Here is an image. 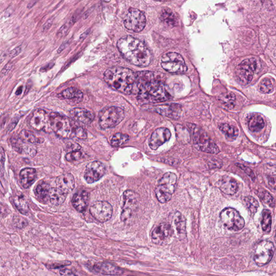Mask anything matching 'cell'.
<instances>
[{
	"label": "cell",
	"mask_w": 276,
	"mask_h": 276,
	"mask_svg": "<svg viewBox=\"0 0 276 276\" xmlns=\"http://www.w3.org/2000/svg\"><path fill=\"white\" fill-rule=\"evenodd\" d=\"M257 68V62L255 58H248L243 60L236 67L235 74L238 81L242 85H247L253 78Z\"/></svg>",
	"instance_id": "7c38bea8"
},
{
	"label": "cell",
	"mask_w": 276,
	"mask_h": 276,
	"mask_svg": "<svg viewBox=\"0 0 276 276\" xmlns=\"http://www.w3.org/2000/svg\"><path fill=\"white\" fill-rule=\"evenodd\" d=\"M189 126L193 135L194 145L197 150L214 154H217L220 152L216 144L203 129L193 124H190Z\"/></svg>",
	"instance_id": "5b68a950"
},
{
	"label": "cell",
	"mask_w": 276,
	"mask_h": 276,
	"mask_svg": "<svg viewBox=\"0 0 276 276\" xmlns=\"http://www.w3.org/2000/svg\"><path fill=\"white\" fill-rule=\"evenodd\" d=\"M129 136L127 134L118 133L114 134L112 138L111 144L112 146L119 147L123 145L129 140Z\"/></svg>",
	"instance_id": "74e56055"
},
{
	"label": "cell",
	"mask_w": 276,
	"mask_h": 276,
	"mask_svg": "<svg viewBox=\"0 0 276 276\" xmlns=\"http://www.w3.org/2000/svg\"><path fill=\"white\" fill-rule=\"evenodd\" d=\"M258 196L261 198V200H262V201L265 203L267 204L271 208H274L275 207L274 199L268 191L263 190V191L259 193Z\"/></svg>",
	"instance_id": "ab89813d"
},
{
	"label": "cell",
	"mask_w": 276,
	"mask_h": 276,
	"mask_svg": "<svg viewBox=\"0 0 276 276\" xmlns=\"http://www.w3.org/2000/svg\"><path fill=\"white\" fill-rule=\"evenodd\" d=\"M106 172L104 164L98 161H95L87 164L84 172V179L88 184L98 181Z\"/></svg>",
	"instance_id": "2e32d148"
},
{
	"label": "cell",
	"mask_w": 276,
	"mask_h": 276,
	"mask_svg": "<svg viewBox=\"0 0 276 276\" xmlns=\"http://www.w3.org/2000/svg\"><path fill=\"white\" fill-rule=\"evenodd\" d=\"M274 83L270 78H264L259 84V90L263 93L272 92L274 89Z\"/></svg>",
	"instance_id": "d590c367"
},
{
	"label": "cell",
	"mask_w": 276,
	"mask_h": 276,
	"mask_svg": "<svg viewBox=\"0 0 276 276\" xmlns=\"http://www.w3.org/2000/svg\"><path fill=\"white\" fill-rule=\"evenodd\" d=\"M14 203L18 211L23 215L27 214L29 208L27 202L23 195H16L14 197Z\"/></svg>",
	"instance_id": "836d02e7"
},
{
	"label": "cell",
	"mask_w": 276,
	"mask_h": 276,
	"mask_svg": "<svg viewBox=\"0 0 276 276\" xmlns=\"http://www.w3.org/2000/svg\"><path fill=\"white\" fill-rule=\"evenodd\" d=\"M7 55H8V54L6 52H3L0 55V64H1L2 62L4 61Z\"/></svg>",
	"instance_id": "db71d44e"
},
{
	"label": "cell",
	"mask_w": 276,
	"mask_h": 276,
	"mask_svg": "<svg viewBox=\"0 0 276 276\" xmlns=\"http://www.w3.org/2000/svg\"><path fill=\"white\" fill-rule=\"evenodd\" d=\"M272 224V215L270 211L268 209H264L262 213L261 225L263 232L265 233H269L271 229Z\"/></svg>",
	"instance_id": "d6a6232c"
},
{
	"label": "cell",
	"mask_w": 276,
	"mask_h": 276,
	"mask_svg": "<svg viewBox=\"0 0 276 276\" xmlns=\"http://www.w3.org/2000/svg\"><path fill=\"white\" fill-rule=\"evenodd\" d=\"M171 137L170 131L167 128H161L156 129L151 135L149 145L151 149L156 150Z\"/></svg>",
	"instance_id": "ac0fdd59"
},
{
	"label": "cell",
	"mask_w": 276,
	"mask_h": 276,
	"mask_svg": "<svg viewBox=\"0 0 276 276\" xmlns=\"http://www.w3.org/2000/svg\"><path fill=\"white\" fill-rule=\"evenodd\" d=\"M29 124L31 128L36 131L45 130L50 125V118L45 111L39 109L33 112L30 118Z\"/></svg>",
	"instance_id": "e0dca14e"
},
{
	"label": "cell",
	"mask_w": 276,
	"mask_h": 276,
	"mask_svg": "<svg viewBox=\"0 0 276 276\" xmlns=\"http://www.w3.org/2000/svg\"><path fill=\"white\" fill-rule=\"evenodd\" d=\"M56 184L57 187L68 194L74 189L75 181L73 175L68 173L58 176L56 179Z\"/></svg>",
	"instance_id": "603a6c76"
},
{
	"label": "cell",
	"mask_w": 276,
	"mask_h": 276,
	"mask_svg": "<svg viewBox=\"0 0 276 276\" xmlns=\"http://www.w3.org/2000/svg\"><path fill=\"white\" fill-rule=\"evenodd\" d=\"M236 165L243 170L244 172H245V173L247 174V175L249 176L250 178H251V180L253 181L255 180V174L253 173V171L251 170L250 168L247 167H246V166H244L243 164H236Z\"/></svg>",
	"instance_id": "ee69618b"
},
{
	"label": "cell",
	"mask_w": 276,
	"mask_h": 276,
	"mask_svg": "<svg viewBox=\"0 0 276 276\" xmlns=\"http://www.w3.org/2000/svg\"><path fill=\"white\" fill-rule=\"evenodd\" d=\"M104 78L112 89L124 94L130 95L138 91L136 73L128 68H110L105 72Z\"/></svg>",
	"instance_id": "3957f363"
},
{
	"label": "cell",
	"mask_w": 276,
	"mask_h": 276,
	"mask_svg": "<svg viewBox=\"0 0 276 276\" xmlns=\"http://www.w3.org/2000/svg\"><path fill=\"white\" fill-rule=\"evenodd\" d=\"M21 51L22 46L21 45H19V46L16 47L15 48H14L13 50L10 51L8 53V56H9L10 58H13L18 56L21 52Z\"/></svg>",
	"instance_id": "bcb514c9"
},
{
	"label": "cell",
	"mask_w": 276,
	"mask_h": 276,
	"mask_svg": "<svg viewBox=\"0 0 276 276\" xmlns=\"http://www.w3.org/2000/svg\"><path fill=\"white\" fill-rule=\"evenodd\" d=\"M19 138L24 143H41L44 141V139L42 138L37 137L33 132L28 130H23L19 134Z\"/></svg>",
	"instance_id": "1f68e13d"
},
{
	"label": "cell",
	"mask_w": 276,
	"mask_h": 276,
	"mask_svg": "<svg viewBox=\"0 0 276 276\" xmlns=\"http://www.w3.org/2000/svg\"><path fill=\"white\" fill-rule=\"evenodd\" d=\"M70 114L72 119L75 122L84 125L91 124L95 118L92 112L85 108H73L70 111Z\"/></svg>",
	"instance_id": "ffe728a7"
},
{
	"label": "cell",
	"mask_w": 276,
	"mask_h": 276,
	"mask_svg": "<svg viewBox=\"0 0 276 276\" xmlns=\"http://www.w3.org/2000/svg\"><path fill=\"white\" fill-rule=\"evenodd\" d=\"M125 117L123 109L117 106L106 107L99 114V124L104 129L114 128L119 124Z\"/></svg>",
	"instance_id": "8992f818"
},
{
	"label": "cell",
	"mask_w": 276,
	"mask_h": 276,
	"mask_svg": "<svg viewBox=\"0 0 276 276\" xmlns=\"http://www.w3.org/2000/svg\"><path fill=\"white\" fill-rule=\"evenodd\" d=\"M219 129L224 134L228 141H234L239 134V131L234 126L228 124H222L219 126Z\"/></svg>",
	"instance_id": "4dcf8cb0"
},
{
	"label": "cell",
	"mask_w": 276,
	"mask_h": 276,
	"mask_svg": "<svg viewBox=\"0 0 276 276\" xmlns=\"http://www.w3.org/2000/svg\"><path fill=\"white\" fill-rule=\"evenodd\" d=\"M52 22H53V18H50V19H49L48 21H47L46 23H45L44 24L43 26V31H47L51 27V25H52Z\"/></svg>",
	"instance_id": "681fc988"
},
{
	"label": "cell",
	"mask_w": 276,
	"mask_h": 276,
	"mask_svg": "<svg viewBox=\"0 0 276 276\" xmlns=\"http://www.w3.org/2000/svg\"><path fill=\"white\" fill-rule=\"evenodd\" d=\"M90 212L94 218L100 222L109 220L113 214L111 205L106 201L95 202L90 208Z\"/></svg>",
	"instance_id": "5bb4252c"
},
{
	"label": "cell",
	"mask_w": 276,
	"mask_h": 276,
	"mask_svg": "<svg viewBox=\"0 0 276 276\" xmlns=\"http://www.w3.org/2000/svg\"><path fill=\"white\" fill-rule=\"evenodd\" d=\"M124 25L129 30L139 33L143 31L146 24V18L143 12L135 8H130L124 19Z\"/></svg>",
	"instance_id": "8fae6325"
},
{
	"label": "cell",
	"mask_w": 276,
	"mask_h": 276,
	"mask_svg": "<svg viewBox=\"0 0 276 276\" xmlns=\"http://www.w3.org/2000/svg\"><path fill=\"white\" fill-rule=\"evenodd\" d=\"M173 220L176 233L180 239H183L186 237L185 218L179 211H176L174 215Z\"/></svg>",
	"instance_id": "484cf974"
},
{
	"label": "cell",
	"mask_w": 276,
	"mask_h": 276,
	"mask_svg": "<svg viewBox=\"0 0 276 276\" xmlns=\"http://www.w3.org/2000/svg\"><path fill=\"white\" fill-rule=\"evenodd\" d=\"M4 211V207L3 205L0 203V214Z\"/></svg>",
	"instance_id": "6f0895ef"
},
{
	"label": "cell",
	"mask_w": 276,
	"mask_h": 276,
	"mask_svg": "<svg viewBox=\"0 0 276 276\" xmlns=\"http://www.w3.org/2000/svg\"><path fill=\"white\" fill-rule=\"evenodd\" d=\"M39 0H30V1L29 2V3L28 4V9H31L33 8L34 6H35L36 4L37 3V2Z\"/></svg>",
	"instance_id": "816d5d0a"
},
{
	"label": "cell",
	"mask_w": 276,
	"mask_h": 276,
	"mask_svg": "<svg viewBox=\"0 0 276 276\" xmlns=\"http://www.w3.org/2000/svg\"><path fill=\"white\" fill-rule=\"evenodd\" d=\"M217 186L227 195H232L237 191V182L233 178L228 176H223L218 180Z\"/></svg>",
	"instance_id": "44dd1931"
},
{
	"label": "cell",
	"mask_w": 276,
	"mask_h": 276,
	"mask_svg": "<svg viewBox=\"0 0 276 276\" xmlns=\"http://www.w3.org/2000/svg\"><path fill=\"white\" fill-rule=\"evenodd\" d=\"M13 66H14L13 62H10L8 63L6 65L4 66V68L2 69L1 72L0 73V75L1 76H6L10 71V70L12 69Z\"/></svg>",
	"instance_id": "f6af8a7d"
},
{
	"label": "cell",
	"mask_w": 276,
	"mask_h": 276,
	"mask_svg": "<svg viewBox=\"0 0 276 276\" xmlns=\"http://www.w3.org/2000/svg\"><path fill=\"white\" fill-rule=\"evenodd\" d=\"M137 78L138 100L141 104L162 102L170 99L165 85L148 71L136 72Z\"/></svg>",
	"instance_id": "6da1fadb"
},
{
	"label": "cell",
	"mask_w": 276,
	"mask_h": 276,
	"mask_svg": "<svg viewBox=\"0 0 276 276\" xmlns=\"http://www.w3.org/2000/svg\"><path fill=\"white\" fill-rule=\"evenodd\" d=\"M82 156V153L79 150H75L69 153L66 155L65 158L66 160L69 162H73L77 161L81 158Z\"/></svg>",
	"instance_id": "b9f144b4"
},
{
	"label": "cell",
	"mask_w": 276,
	"mask_h": 276,
	"mask_svg": "<svg viewBox=\"0 0 276 276\" xmlns=\"http://www.w3.org/2000/svg\"><path fill=\"white\" fill-rule=\"evenodd\" d=\"M152 110L162 116L174 119H178L181 116L182 107L178 104L172 103L155 106Z\"/></svg>",
	"instance_id": "d6986e66"
},
{
	"label": "cell",
	"mask_w": 276,
	"mask_h": 276,
	"mask_svg": "<svg viewBox=\"0 0 276 276\" xmlns=\"http://www.w3.org/2000/svg\"><path fill=\"white\" fill-rule=\"evenodd\" d=\"M50 186L45 182H42L37 185L35 189V194L39 201L41 202L46 203L49 200V193Z\"/></svg>",
	"instance_id": "f1b7e54d"
},
{
	"label": "cell",
	"mask_w": 276,
	"mask_h": 276,
	"mask_svg": "<svg viewBox=\"0 0 276 276\" xmlns=\"http://www.w3.org/2000/svg\"><path fill=\"white\" fill-rule=\"evenodd\" d=\"M137 194L131 190H126L123 194V206L122 208L121 220L124 222L131 218L138 207Z\"/></svg>",
	"instance_id": "4fadbf2b"
},
{
	"label": "cell",
	"mask_w": 276,
	"mask_h": 276,
	"mask_svg": "<svg viewBox=\"0 0 276 276\" xmlns=\"http://www.w3.org/2000/svg\"><path fill=\"white\" fill-rule=\"evenodd\" d=\"M60 274L63 276H71V275H75V273L72 272L71 271L68 270V269H65V270H62L60 271Z\"/></svg>",
	"instance_id": "f907efd6"
},
{
	"label": "cell",
	"mask_w": 276,
	"mask_h": 276,
	"mask_svg": "<svg viewBox=\"0 0 276 276\" xmlns=\"http://www.w3.org/2000/svg\"><path fill=\"white\" fill-rule=\"evenodd\" d=\"M274 253L273 243L268 240H264L259 242L255 247L253 260L257 266H264L270 262Z\"/></svg>",
	"instance_id": "30bf717a"
},
{
	"label": "cell",
	"mask_w": 276,
	"mask_h": 276,
	"mask_svg": "<svg viewBox=\"0 0 276 276\" xmlns=\"http://www.w3.org/2000/svg\"><path fill=\"white\" fill-rule=\"evenodd\" d=\"M117 47L123 57L134 65L147 66L152 60V54L146 45L133 36L121 38L118 41Z\"/></svg>",
	"instance_id": "7a4b0ae2"
},
{
	"label": "cell",
	"mask_w": 276,
	"mask_h": 276,
	"mask_svg": "<svg viewBox=\"0 0 276 276\" xmlns=\"http://www.w3.org/2000/svg\"><path fill=\"white\" fill-rule=\"evenodd\" d=\"M89 194L84 190H79L74 195L72 204L74 208L80 212L85 211L89 204Z\"/></svg>",
	"instance_id": "7402d4cb"
},
{
	"label": "cell",
	"mask_w": 276,
	"mask_h": 276,
	"mask_svg": "<svg viewBox=\"0 0 276 276\" xmlns=\"http://www.w3.org/2000/svg\"><path fill=\"white\" fill-rule=\"evenodd\" d=\"M235 95L233 93L230 92L221 96L220 101L228 108H232L235 105Z\"/></svg>",
	"instance_id": "f35d334b"
},
{
	"label": "cell",
	"mask_w": 276,
	"mask_h": 276,
	"mask_svg": "<svg viewBox=\"0 0 276 276\" xmlns=\"http://www.w3.org/2000/svg\"><path fill=\"white\" fill-rule=\"evenodd\" d=\"M161 65L164 70L172 74H183L187 71L184 58L176 52H168L164 55Z\"/></svg>",
	"instance_id": "ba28073f"
},
{
	"label": "cell",
	"mask_w": 276,
	"mask_h": 276,
	"mask_svg": "<svg viewBox=\"0 0 276 276\" xmlns=\"http://www.w3.org/2000/svg\"><path fill=\"white\" fill-rule=\"evenodd\" d=\"M12 143L13 146L16 151L18 152L21 153L22 147L21 146V145H20V143L18 142V139L13 138V139H12Z\"/></svg>",
	"instance_id": "c3c4849f"
},
{
	"label": "cell",
	"mask_w": 276,
	"mask_h": 276,
	"mask_svg": "<svg viewBox=\"0 0 276 276\" xmlns=\"http://www.w3.org/2000/svg\"><path fill=\"white\" fill-rule=\"evenodd\" d=\"M93 269L97 273L105 275H120L123 271L119 267L110 263H100L94 265Z\"/></svg>",
	"instance_id": "cb8c5ba5"
},
{
	"label": "cell",
	"mask_w": 276,
	"mask_h": 276,
	"mask_svg": "<svg viewBox=\"0 0 276 276\" xmlns=\"http://www.w3.org/2000/svg\"><path fill=\"white\" fill-rule=\"evenodd\" d=\"M221 221L225 228L229 230L238 231L245 226V221L235 209L227 207L220 215Z\"/></svg>",
	"instance_id": "9c48e42d"
},
{
	"label": "cell",
	"mask_w": 276,
	"mask_h": 276,
	"mask_svg": "<svg viewBox=\"0 0 276 276\" xmlns=\"http://www.w3.org/2000/svg\"><path fill=\"white\" fill-rule=\"evenodd\" d=\"M67 194L59 189L58 188H51L49 193V201L52 205H61L65 200Z\"/></svg>",
	"instance_id": "f546056e"
},
{
	"label": "cell",
	"mask_w": 276,
	"mask_h": 276,
	"mask_svg": "<svg viewBox=\"0 0 276 276\" xmlns=\"http://www.w3.org/2000/svg\"><path fill=\"white\" fill-rule=\"evenodd\" d=\"M161 21L168 25H175L176 24L175 17L170 10L166 9L162 10L160 15Z\"/></svg>",
	"instance_id": "e575fe53"
},
{
	"label": "cell",
	"mask_w": 276,
	"mask_h": 276,
	"mask_svg": "<svg viewBox=\"0 0 276 276\" xmlns=\"http://www.w3.org/2000/svg\"><path fill=\"white\" fill-rule=\"evenodd\" d=\"M63 98L72 101L75 104L81 102L83 99V93L75 87H69L65 89L60 94Z\"/></svg>",
	"instance_id": "83f0119b"
},
{
	"label": "cell",
	"mask_w": 276,
	"mask_h": 276,
	"mask_svg": "<svg viewBox=\"0 0 276 276\" xmlns=\"http://www.w3.org/2000/svg\"><path fill=\"white\" fill-rule=\"evenodd\" d=\"M49 118L50 128L57 136L68 139L74 135V129L69 119L65 116L52 113L49 115Z\"/></svg>",
	"instance_id": "52a82bcc"
},
{
	"label": "cell",
	"mask_w": 276,
	"mask_h": 276,
	"mask_svg": "<svg viewBox=\"0 0 276 276\" xmlns=\"http://www.w3.org/2000/svg\"><path fill=\"white\" fill-rule=\"evenodd\" d=\"M174 233L172 226L166 222L159 224L153 231L152 240L154 243L164 245L167 243Z\"/></svg>",
	"instance_id": "9a60e30c"
},
{
	"label": "cell",
	"mask_w": 276,
	"mask_h": 276,
	"mask_svg": "<svg viewBox=\"0 0 276 276\" xmlns=\"http://www.w3.org/2000/svg\"><path fill=\"white\" fill-rule=\"evenodd\" d=\"M243 202L251 213L255 214L257 212L259 207V203L256 199L249 195L244 197Z\"/></svg>",
	"instance_id": "8d00e7d4"
},
{
	"label": "cell",
	"mask_w": 276,
	"mask_h": 276,
	"mask_svg": "<svg viewBox=\"0 0 276 276\" xmlns=\"http://www.w3.org/2000/svg\"><path fill=\"white\" fill-rule=\"evenodd\" d=\"M74 134L79 139H85L87 138L86 131L81 127H78L74 129Z\"/></svg>",
	"instance_id": "7bdbcfd3"
},
{
	"label": "cell",
	"mask_w": 276,
	"mask_h": 276,
	"mask_svg": "<svg viewBox=\"0 0 276 276\" xmlns=\"http://www.w3.org/2000/svg\"><path fill=\"white\" fill-rule=\"evenodd\" d=\"M248 128L251 131L258 132L264 128V120L259 114L254 113L249 115L247 118Z\"/></svg>",
	"instance_id": "4316f807"
},
{
	"label": "cell",
	"mask_w": 276,
	"mask_h": 276,
	"mask_svg": "<svg viewBox=\"0 0 276 276\" xmlns=\"http://www.w3.org/2000/svg\"><path fill=\"white\" fill-rule=\"evenodd\" d=\"M52 66H53V64H52V63H50V64H48L47 65L44 66L42 67L40 70V71L41 72L46 71H48L51 68H52Z\"/></svg>",
	"instance_id": "f5cc1de1"
},
{
	"label": "cell",
	"mask_w": 276,
	"mask_h": 276,
	"mask_svg": "<svg viewBox=\"0 0 276 276\" xmlns=\"http://www.w3.org/2000/svg\"><path fill=\"white\" fill-rule=\"evenodd\" d=\"M22 86H19L18 88V90H17V91H16V95H21L22 93Z\"/></svg>",
	"instance_id": "9f6ffc18"
},
{
	"label": "cell",
	"mask_w": 276,
	"mask_h": 276,
	"mask_svg": "<svg viewBox=\"0 0 276 276\" xmlns=\"http://www.w3.org/2000/svg\"><path fill=\"white\" fill-rule=\"evenodd\" d=\"M18 120H19L18 118H16L12 120V122H10V124H9V125L8 126V128L7 129V132L8 133L11 132L15 128L17 124H18Z\"/></svg>",
	"instance_id": "7dc6e473"
},
{
	"label": "cell",
	"mask_w": 276,
	"mask_h": 276,
	"mask_svg": "<svg viewBox=\"0 0 276 276\" xmlns=\"http://www.w3.org/2000/svg\"><path fill=\"white\" fill-rule=\"evenodd\" d=\"M19 179L23 188L27 189L35 182L36 179V171L33 168L23 169L19 173Z\"/></svg>",
	"instance_id": "d4e9b609"
},
{
	"label": "cell",
	"mask_w": 276,
	"mask_h": 276,
	"mask_svg": "<svg viewBox=\"0 0 276 276\" xmlns=\"http://www.w3.org/2000/svg\"><path fill=\"white\" fill-rule=\"evenodd\" d=\"M177 176L172 172H167L159 181L155 190L158 201L162 203L168 202L172 199L177 185Z\"/></svg>",
	"instance_id": "277c9868"
},
{
	"label": "cell",
	"mask_w": 276,
	"mask_h": 276,
	"mask_svg": "<svg viewBox=\"0 0 276 276\" xmlns=\"http://www.w3.org/2000/svg\"><path fill=\"white\" fill-rule=\"evenodd\" d=\"M13 223L15 227L19 229L25 228L28 224L27 220L19 215H15L13 217Z\"/></svg>",
	"instance_id": "60d3db41"
},
{
	"label": "cell",
	"mask_w": 276,
	"mask_h": 276,
	"mask_svg": "<svg viewBox=\"0 0 276 276\" xmlns=\"http://www.w3.org/2000/svg\"><path fill=\"white\" fill-rule=\"evenodd\" d=\"M13 12L12 11V9L9 8V9L7 10V11L5 12L4 16H5V17H6V18H8V17H10V16L12 15V14H13Z\"/></svg>",
	"instance_id": "11a10c76"
}]
</instances>
